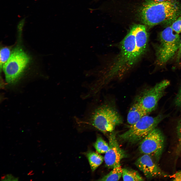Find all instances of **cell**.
<instances>
[{
	"label": "cell",
	"instance_id": "6da1fadb",
	"mask_svg": "<svg viewBox=\"0 0 181 181\" xmlns=\"http://www.w3.org/2000/svg\"><path fill=\"white\" fill-rule=\"evenodd\" d=\"M147 48L136 42L135 26H133L120 43V52L104 76V82L128 71L145 54Z\"/></svg>",
	"mask_w": 181,
	"mask_h": 181
},
{
	"label": "cell",
	"instance_id": "7a4b0ae2",
	"mask_svg": "<svg viewBox=\"0 0 181 181\" xmlns=\"http://www.w3.org/2000/svg\"><path fill=\"white\" fill-rule=\"evenodd\" d=\"M139 13L142 21L148 27L160 24L167 27L181 16V4L177 0H145Z\"/></svg>",
	"mask_w": 181,
	"mask_h": 181
},
{
	"label": "cell",
	"instance_id": "3957f363",
	"mask_svg": "<svg viewBox=\"0 0 181 181\" xmlns=\"http://www.w3.org/2000/svg\"><path fill=\"white\" fill-rule=\"evenodd\" d=\"M90 107L83 117L75 118L78 124L89 125L106 133L112 132L122 122L117 109L109 103L97 105L94 104Z\"/></svg>",
	"mask_w": 181,
	"mask_h": 181
},
{
	"label": "cell",
	"instance_id": "277c9868",
	"mask_svg": "<svg viewBox=\"0 0 181 181\" xmlns=\"http://www.w3.org/2000/svg\"><path fill=\"white\" fill-rule=\"evenodd\" d=\"M174 31L170 26L159 34V43L155 48L156 63L159 66L165 64L178 50L181 39L179 35Z\"/></svg>",
	"mask_w": 181,
	"mask_h": 181
},
{
	"label": "cell",
	"instance_id": "5b68a950",
	"mask_svg": "<svg viewBox=\"0 0 181 181\" xmlns=\"http://www.w3.org/2000/svg\"><path fill=\"white\" fill-rule=\"evenodd\" d=\"M163 118V116L161 115L154 117L145 115L131 125L127 131L119 135V139L122 142L132 144L140 142L156 128Z\"/></svg>",
	"mask_w": 181,
	"mask_h": 181
},
{
	"label": "cell",
	"instance_id": "8992f818",
	"mask_svg": "<svg viewBox=\"0 0 181 181\" xmlns=\"http://www.w3.org/2000/svg\"><path fill=\"white\" fill-rule=\"evenodd\" d=\"M29 56L20 47L14 49L3 67L6 80L11 85L16 83L29 63Z\"/></svg>",
	"mask_w": 181,
	"mask_h": 181
},
{
	"label": "cell",
	"instance_id": "52a82bcc",
	"mask_svg": "<svg viewBox=\"0 0 181 181\" xmlns=\"http://www.w3.org/2000/svg\"><path fill=\"white\" fill-rule=\"evenodd\" d=\"M164 142L163 133L156 128L140 142L139 150L142 154L150 156L157 163L162 153Z\"/></svg>",
	"mask_w": 181,
	"mask_h": 181
},
{
	"label": "cell",
	"instance_id": "ba28073f",
	"mask_svg": "<svg viewBox=\"0 0 181 181\" xmlns=\"http://www.w3.org/2000/svg\"><path fill=\"white\" fill-rule=\"evenodd\" d=\"M169 81L164 80L153 87L145 90L137 99L136 102L148 114L156 108L159 100L163 96Z\"/></svg>",
	"mask_w": 181,
	"mask_h": 181
},
{
	"label": "cell",
	"instance_id": "9c48e42d",
	"mask_svg": "<svg viewBox=\"0 0 181 181\" xmlns=\"http://www.w3.org/2000/svg\"><path fill=\"white\" fill-rule=\"evenodd\" d=\"M109 144V148L105 153L104 160L106 166L112 169L120 164V161L125 155L119 146L115 132H112L110 134Z\"/></svg>",
	"mask_w": 181,
	"mask_h": 181
},
{
	"label": "cell",
	"instance_id": "30bf717a",
	"mask_svg": "<svg viewBox=\"0 0 181 181\" xmlns=\"http://www.w3.org/2000/svg\"><path fill=\"white\" fill-rule=\"evenodd\" d=\"M135 164L148 178L168 176L161 170L153 158L148 155L143 154L137 159Z\"/></svg>",
	"mask_w": 181,
	"mask_h": 181
},
{
	"label": "cell",
	"instance_id": "8fae6325",
	"mask_svg": "<svg viewBox=\"0 0 181 181\" xmlns=\"http://www.w3.org/2000/svg\"><path fill=\"white\" fill-rule=\"evenodd\" d=\"M148 114L138 103L136 102L130 108L127 114L128 123L132 125Z\"/></svg>",
	"mask_w": 181,
	"mask_h": 181
},
{
	"label": "cell",
	"instance_id": "7c38bea8",
	"mask_svg": "<svg viewBox=\"0 0 181 181\" xmlns=\"http://www.w3.org/2000/svg\"><path fill=\"white\" fill-rule=\"evenodd\" d=\"M86 155L93 172L95 171L104 160V157L94 152H89Z\"/></svg>",
	"mask_w": 181,
	"mask_h": 181
},
{
	"label": "cell",
	"instance_id": "4fadbf2b",
	"mask_svg": "<svg viewBox=\"0 0 181 181\" xmlns=\"http://www.w3.org/2000/svg\"><path fill=\"white\" fill-rule=\"evenodd\" d=\"M108 174L98 179V181L118 180L122 176V168L120 164L115 167Z\"/></svg>",
	"mask_w": 181,
	"mask_h": 181
},
{
	"label": "cell",
	"instance_id": "5bb4252c",
	"mask_svg": "<svg viewBox=\"0 0 181 181\" xmlns=\"http://www.w3.org/2000/svg\"><path fill=\"white\" fill-rule=\"evenodd\" d=\"M124 181H144V179L137 171L127 168H122V175Z\"/></svg>",
	"mask_w": 181,
	"mask_h": 181
},
{
	"label": "cell",
	"instance_id": "9a60e30c",
	"mask_svg": "<svg viewBox=\"0 0 181 181\" xmlns=\"http://www.w3.org/2000/svg\"><path fill=\"white\" fill-rule=\"evenodd\" d=\"M94 146L97 152L100 154L105 153L109 148V144L100 137L97 138Z\"/></svg>",
	"mask_w": 181,
	"mask_h": 181
},
{
	"label": "cell",
	"instance_id": "2e32d148",
	"mask_svg": "<svg viewBox=\"0 0 181 181\" xmlns=\"http://www.w3.org/2000/svg\"><path fill=\"white\" fill-rule=\"evenodd\" d=\"M10 50L7 47L2 48L0 50V64L1 69L9 58L10 55Z\"/></svg>",
	"mask_w": 181,
	"mask_h": 181
},
{
	"label": "cell",
	"instance_id": "e0dca14e",
	"mask_svg": "<svg viewBox=\"0 0 181 181\" xmlns=\"http://www.w3.org/2000/svg\"><path fill=\"white\" fill-rule=\"evenodd\" d=\"M173 30L177 34L181 33V16L178 17L170 25Z\"/></svg>",
	"mask_w": 181,
	"mask_h": 181
},
{
	"label": "cell",
	"instance_id": "ac0fdd59",
	"mask_svg": "<svg viewBox=\"0 0 181 181\" xmlns=\"http://www.w3.org/2000/svg\"><path fill=\"white\" fill-rule=\"evenodd\" d=\"M177 134L178 138V144L176 152L179 154L181 151V119L179 121L177 127Z\"/></svg>",
	"mask_w": 181,
	"mask_h": 181
},
{
	"label": "cell",
	"instance_id": "d6986e66",
	"mask_svg": "<svg viewBox=\"0 0 181 181\" xmlns=\"http://www.w3.org/2000/svg\"><path fill=\"white\" fill-rule=\"evenodd\" d=\"M175 103L176 106L181 108V87L175 98Z\"/></svg>",
	"mask_w": 181,
	"mask_h": 181
},
{
	"label": "cell",
	"instance_id": "ffe728a7",
	"mask_svg": "<svg viewBox=\"0 0 181 181\" xmlns=\"http://www.w3.org/2000/svg\"><path fill=\"white\" fill-rule=\"evenodd\" d=\"M173 181H181V170L175 173L174 175Z\"/></svg>",
	"mask_w": 181,
	"mask_h": 181
},
{
	"label": "cell",
	"instance_id": "44dd1931",
	"mask_svg": "<svg viewBox=\"0 0 181 181\" xmlns=\"http://www.w3.org/2000/svg\"><path fill=\"white\" fill-rule=\"evenodd\" d=\"M181 55V39L180 40V43L179 47V48L177 52V61H178Z\"/></svg>",
	"mask_w": 181,
	"mask_h": 181
},
{
	"label": "cell",
	"instance_id": "7402d4cb",
	"mask_svg": "<svg viewBox=\"0 0 181 181\" xmlns=\"http://www.w3.org/2000/svg\"><path fill=\"white\" fill-rule=\"evenodd\" d=\"M154 1L157 2H162L165 1H166L168 0H153Z\"/></svg>",
	"mask_w": 181,
	"mask_h": 181
},
{
	"label": "cell",
	"instance_id": "603a6c76",
	"mask_svg": "<svg viewBox=\"0 0 181 181\" xmlns=\"http://www.w3.org/2000/svg\"><path fill=\"white\" fill-rule=\"evenodd\" d=\"M33 171L32 170H31L29 172V173H28L27 174V175H29L30 174H31V173L32 172H33Z\"/></svg>",
	"mask_w": 181,
	"mask_h": 181
},
{
	"label": "cell",
	"instance_id": "cb8c5ba5",
	"mask_svg": "<svg viewBox=\"0 0 181 181\" xmlns=\"http://www.w3.org/2000/svg\"><path fill=\"white\" fill-rule=\"evenodd\" d=\"M34 174V173H32V174H30L29 175H33Z\"/></svg>",
	"mask_w": 181,
	"mask_h": 181
},
{
	"label": "cell",
	"instance_id": "d4e9b609",
	"mask_svg": "<svg viewBox=\"0 0 181 181\" xmlns=\"http://www.w3.org/2000/svg\"><path fill=\"white\" fill-rule=\"evenodd\" d=\"M46 163H45L44 164H43V165H46Z\"/></svg>",
	"mask_w": 181,
	"mask_h": 181
},
{
	"label": "cell",
	"instance_id": "484cf974",
	"mask_svg": "<svg viewBox=\"0 0 181 181\" xmlns=\"http://www.w3.org/2000/svg\"><path fill=\"white\" fill-rule=\"evenodd\" d=\"M44 171H42V173H44Z\"/></svg>",
	"mask_w": 181,
	"mask_h": 181
},
{
	"label": "cell",
	"instance_id": "4316f807",
	"mask_svg": "<svg viewBox=\"0 0 181 181\" xmlns=\"http://www.w3.org/2000/svg\"><path fill=\"white\" fill-rule=\"evenodd\" d=\"M32 180V179H30V180Z\"/></svg>",
	"mask_w": 181,
	"mask_h": 181
},
{
	"label": "cell",
	"instance_id": "83f0119b",
	"mask_svg": "<svg viewBox=\"0 0 181 181\" xmlns=\"http://www.w3.org/2000/svg\"><path fill=\"white\" fill-rule=\"evenodd\" d=\"M180 57L181 58V56H180Z\"/></svg>",
	"mask_w": 181,
	"mask_h": 181
}]
</instances>
